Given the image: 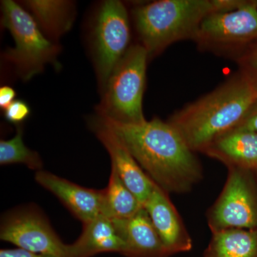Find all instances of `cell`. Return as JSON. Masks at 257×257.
Returning a JSON list of instances; mask_svg holds the SVG:
<instances>
[{"label":"cell","instance_id":"cell-1","mask_svg":"<svg viewBox=\"0 0 257 257\" xmlns=\"http://www.w3.org/2000/svg\"><path fill=\"white\" fill-rule=\"evenodd\" d=\"M99 117L147 176L168 194L189 192L202 178V166L194 152L168 121L155 118L142 124H124Z\"/></svg>","mask_w":257,"mask_h":257},{"label":"cell","instance_id":"cell-2","mask_svg":"<svg viewBox=\"0 0 257 257\" xmlns=\"http://www.w3.org/2000/svg\"><path fill=\"white\" fill-rule=\"evenodd\" d=\"M256 100L257 92L238 72L175 112L168 122L193 152H202L216 138L237 127Z\"/></svg>","mask_w":257,"mask_h":257},{"label":"cell","instance_id":"cell-3","mask_svg":"<svg viewBox=\"0 0 257 257\" xmlns=\"http://www.w3.org/2000/svg\"><path fill=\"white\" fill-rule=\"evenodd\" d=\"M231 10L229 0H159L134 8L133 17L151 60L175 42L194 40L209 15Z\"/></svg>","mask_w":257,"mask_h":257},{"label":"cell","instance_id":"cell-4","mask_svg":"<svg viewBox=\"0 0 257 257\" xmlns=\"http://www.w3.org/2000/svg\"><path fill=\"white\" fill-rule=\"evenodd\" d=\"M148 55L140 44L130 47L109 76L96 107L98 116L124 123L142 124Z\"/></svg>","mask_w":257,"mask_h":257},{"label":"cell","instance_id":"cell-5","mask_svg":"<svg viewBox=\"0 0 257 257\" xmlns=\"http://www.w3.org/2000/svg\"><path fill=\"white\" fill-rule=\"evenodd\" d=\"M2 25L14 39L15 47L5 51L3 58L14 67L23 81L40 74L48 64L56 65L60 47L51 41L21 5L12 1L1 2Z\"/></svg>","mask_w":257,"mask_h":257},{"label":"cell","instance_id":"cell-6","mask_svg":"<svg viewBox=\"0 0 257 257\" xmlns=\"http://www.w3.org/2000/svg\"><path fill=\"white\" fill-rule=\"evenodd\" d=\"M194 41L199 49L238 58L257 42V8L243 0L238 9L214 13L202 22Z\"/></svg>","mask_w":257,"mask_h":257},{"label":"cell","instance_id":"cell-7","mask_svg":"<svg viewBox=\"0 0 257 257\" xmlns=\"http://www.w3.org/2000/svg\"><path fill=\"white\" fill-rule=\"evenodd\" d=\"M127 10L121 2L106 0L96 10L91 32V46L101 92L114 67L130 48Z\"/></svg>","mask_w":257,"mask_h":257},{"label":"cell","instance_id":"cell-8","mask_svg":"<svg viewBox=\"0 0 257 257\" xmlns=\"http://www.w3.org/2000/svg\"><path fill=\"white\" fill-rule=\"evenodd\" d=\"M246 171L229 169L224 189L208 213V224L212 233L256 229L257 201Z\"/></svg>","mask_w":257,"mask_h":257},{"label":"cell","instance_id":"cell-9","mask_svg":"<svg viewBox=\"0 0 257 257\" xmlns=\"http://www.w3.org/2000/svg\"><path fill=\"white\" fill-rule=\"evenodd\" d=\"M0 239L32 252L69 257V244L62 242L41 211L32 207L15 209L3 217Z\"/></svg>","mask_w":257,"mask_h":257},{"label":"cell","instance_id":"cell-10","mask_svg":"<svg viewBox=\"0 0 257 257\" xmlns=\"http://www.w3.org/2000/svg\"><path fill=\"white\" fill-rule=\"evenodd\" d=\"M89 126L107 150L111 168L140 203L145 205L156 184L147 176L116 134L99 116L93 118L89 121Z\"/></svg>","mask_w":257,"mask_h":257},{"label":"cell","instance_id":"cell-11","mask_svg":"<svg viewBox=\"0 0 257 257\" xmlns=\"http://www.w3.org/2000/svg\"><path fill=\"white\" fill-rule=\"evenodd\" d=\"M144 207L170 256L192 249V240L168 193L155 184Z\"/></svg>","mask_w":257,"mask_h":257},{"label":"cell","instance_id":"cell-12","mask_svg":"<svg viewBox=\"0 0 257 257\" xmlns=\"http://www.w3.org/2000/svg\"><path fill=\"white\" fill-rule=\"evenodd\" d=\"M35 180L55 194L82 224L102 215L103 190L86 188L43 170L37 172Z\"/></svg>","mask_w":257,"mask_h":257},{"label":"cell","instance_id":"cell-13","mask_svg":"<svg viewBox=\"0 0 257 257\" xmlns=\"http://www.w3.org/2000/svg\"><path fill=\"white\" fill-rule=\"evenodd\" d=\"M112 220L124 242L123 256H170L145 207L142 208L135 215L128 219Z\"/></svg>","mask_w":257,"mask_h":257},{"label":"cell","instance_id":"cell-14","mask_svg":"<svg viewBox=\"0 0 257 257\" xmlns=\"http://www.w3.org/2000/svg\"><path fill=\"white\" fill-rule=\"evenodd\" d=\"M202 153L229 168L257 169V133L234 128L216 138Z\"/></svg>","mask_w":257,"mask_h":257},{"label":"cell","instance_id":"cell-15","mask_svg":"<svg viewBox=\"0 0 257 257\" xmlns=\"http://www.w3.org/2000/svg\"><path fill=\"white\" fill-rule=\"evenodd\" d=\"M124 242L114 221L104 215L83 223L82 234L69 244V257H92L98 253L116 252L122 254Z\"/></svg>","mask_w":257,"mask_h":257},{"label":"cell","instance_id":"cell-16","mask_svg":"<svg viewBox=\"0 0 257 257\" xmlns=\"http://www.w3.org/2000/svg\"><path fill=\"white\" fill-rule=\"evenodd\" d=\"M20 5L32 15L41 31L56 42L73 25L75 8L72 2L63 0H28Z\"/></svg>","mask_w":257,"mask_h":257},{"label":"cell","instance_id":"cell-17","mask_svg":"<svg viewBox=\"0 0 257 257\" xmlns=\"http://www.w3.org/2000/svg\"><path fill=\"white\" fill-rule=\"evenodd\" d=\"M212 234L204 257H257V230L231 229Z\"/></svg>","mask_w":257,"mask_h":257},{"label":"cell","instance_id":"cell-18","mask_svg":"<svg viewBox=\"0 0 257 257\" xmlns=\"http://www.w3.org/2000/svg\"><path fill=\"white\" fill-rule=\"evenodd\" d=\"M103 193L102 215L109 219H128L144 207L111 167L109 183Z\"/></svg>","mask_w":257,"mask_h":257},{"label":"cell","instance_id":"cell-19","mask_svg":"<svg viewBox=\"0 0 257 257\" xmlns=\"http://www.w3.org/2000/svg\"><path fill=\"white\" fill-rule=\"evenodd\" d=\"M23 164L32 170H42V161L37 152L30 150L24 144L23 130L18 126L16 135L8 140L0 141V165Z\"/></svg>","mask_w":257,"mask_h":257},{"label":"cell","instance_id":"cell-20","mask_svg":"<svg viewBox=\"0 0 257 257\" xmlns=\"http://www.w3.org/2000/svg\"><path fill=\"white\" fill-rule=\"evenodd\" d=\"M236 61L239 73L257 92V42L248 47Z\"/></svg>","mask_w":257,"mask_h":257},{"label":"cell","instance_id":"cell-21","mask_svg":"<svg viewBox=\"0 0 257 257\" xmlns=\"http://www.w3.org/2000/svg\"><path fill=\"white\" fill-rule=\"evenodd\" d=\"M31 114V109L26 101L15 99L6 109H4L5 119L12 124L20 126Z\"/></svg>","mask_w":257,"mask_h":257},{"label":"cell","instance_id":"cell-22","mask_svg":"<svg viewBox=\"0 0 257 257\" xmlns=\"http://www.w3.org/2000/svg\"><path fill=\"white\" fill-rule=\"evenodd\" d=\"M236 128L251 130L257 133V100L253 103L242 121Z\"/></svg>","mask_w":257,"mask_h":257},{"label":"cell","instance_id":"cell-23","mask_svg":"<svg viewBox=\"0 0 257 257\" xmlns=\"http://www.w3.org/2000/svg\"><path fill=\"white\" fill-rule=\"evenodd\" d=\"M0 257H55L50 255L32 252L21 248H3L0 250Z\"/></svg>","mask_w":257,"mask_h":257},{"label":"cell","instance_id":"cell-24","mask_svg":"<svg viewBox=\"0 0 257 257\" xmlns=\"http://www.w3.org/2000/svg\"><path fill=\"white\" fill-rule=\"evenodd\" d=\"M16 92L10 86H3L0 88V107L5 109L15 100Z\"/></svg>","mask_w":257,"mask_h":257}]
</instances>
